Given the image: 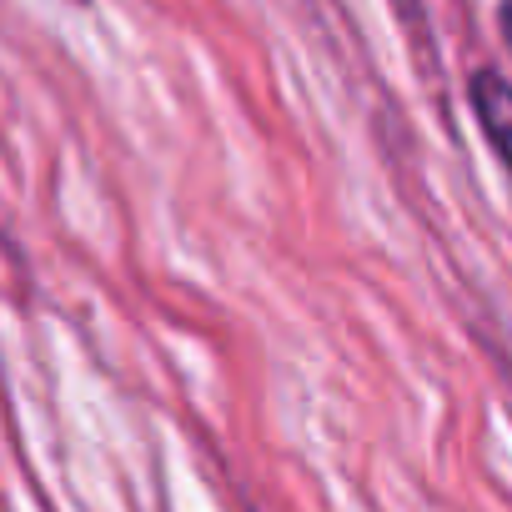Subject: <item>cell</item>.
Masks as SVG:
<instances>
[{"label":"cell","instance_id":"obj_1","mask_svg":"<svg viewBox=\"0 0 512 512\" xmlns=\"http://www.w3.org/2000/svg\"><path fill=\"white\" fill-rule=\"evenodd\" d=\"M467 96H472V116H477L487 146L497 151V161H502L507 176H512V81H507L502 71L482 66V71H472Z\"/></svg>","mask_w":512,"mask_h":512},{"label":"cell","instance_id":"obj_2","mask_svg":"<svg viewBox=\"0 0 512 512\" xmlns=\"http://www.w3.org/2000/svg\"><path fill=\"white\" fill-rule=\"evenodd\" d=\"M497 36H502V46L512 51V0H497Z\"/></svg>","mask_w":512,"mask_h":512}]
</instances>
